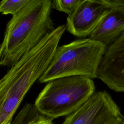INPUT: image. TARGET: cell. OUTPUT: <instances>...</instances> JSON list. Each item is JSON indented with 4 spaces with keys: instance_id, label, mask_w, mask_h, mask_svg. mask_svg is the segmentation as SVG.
I'll return each mask as SVG.
<instances>
[{
    "instance_id": "obj_1",
    "label": "cell",
    "mask_w": 124,
    "mask_h": 124,
    "mask_svg": "<svg viewBox=\"0 0 124 124\" xmlns=\"http://www.w3.org/2000/svg\"><path fill=\"white\" fill-rule=\"evenodd\" d=\"M66 30L56 27L10 68L0 80V124H11L26 94L47 69Z\"/></svg>"
},
{
    "instance_id": "obj_2",
    "label": "cell",
    "mask_w": 124,
    "mask_h": 124,
    "mask_svg": "<svg viewBox=\"0 0 124 124\" xmlns=\"http://www.w3.org/2000/svg\"><path fill=\"white\" fill-rule=\"evenodd\" d=\"M52 0H31L7 22L0 48V64L11 67L56 28Z\"/></svg>"
},
{
    "instance_id": "obj_3",
    "label": "cell",
    "mask_w": 124,
    "mask_h": 124,
    "mask_svg": "<svg viewBox=\"0 0 124 124\" xmlns=\"http://www.w3.org/2000/svg\"><path fill=\"white\" fill-rule=\"evenodd\" d=\"M107 48L90 38L76 40L58 46L39 81L47 83L60 78L75 76L97 78L99 66Z\"/></svg>"
},
{
    "instance_id": "obj_4",
    "label": "cell",
    "mask_w": 124,
    "mask_h": 124,
    "mask_svg": "<svg viewBox=\"0 0 124 124\" xmlns=\"http://www.w3.org/2000/svg\"><path fill=\"white\" fill-rule=\"evenodd\" d=\"M95 86L90 78L62 77L47 83L36 98L39 111L53 119L68 116L78 109L94 93Z\"/></svg>"
},
{
    "instance_id": "obj_5",
    "label": "cell",
    "mask_w": 124,
    "mask_h": 124,
    "mask_svg": "<svg viewBox=\"0 0 124 124\" xmlns=\"http://www.w3.org/2000/svg\"><path fill=\"white\" fill-rule=\"evenodd\" d=\"M124 116L106 91L95 93L81 107L67 116L62 124H120Z\"/></svg>"
},
{
    "instance_id": "obj_6",
    "label": "cell",
    "mask_w": 124,
    "mask_h": 124,
    "mask_svg": "<svg viewBox=\"0 0 124 124\" xmlns=\"http://www.w3.org/2000/svg\"><path fill=\"white\" fill-rule=\"evenodd\" d=\"M111 8L102 0H82L75 11L66 18V30L78 37L90 36Z\"/></svg>"
},
{
    "instance_id": "obj_7",
    "label": "cell",
    "mask_w": 124,
    "mask_h": 124,
    "mask_svg": "<svg viewBox=\"0 0 124 124\" xmlns=\"http://www.w3.org/2000/svg\"><path fill=\"white\" fill-rule=\"evenodd\" d=\"M97 78L111 90L124 92V31L113 44L108 46Z\"/></svg>"
},
{
    "instance_id": "obj_8",
    "label": "cell",
    "mask_w": 124,
    "mask_h": 124,
    "mask_svg": "<svg viewBox=\"0 0 124 124\" xmlns=\"http://www.w3.org/2000/svg\"><path fill=\"white\" fill-rule=\"evenodd\" d=\"M124 31V8H111L89 38L107 46L113 44Z\"/></svg>"
},
{
    "instance_id": "obj_9",
    "label": "cell",
    "mask_w": 124,
    "mask_h": 124,
    "mask_svg": "<svg viewBox=\"0 0 124 124\" xmlns=\"http://www.w3.org/2000/svg\"><path fill=\"white\" fill-rule=\"evenodd\" d=\"M52 119L41 114L34 104H26L12 124H53Z\"/></svg>"
},
{
    "instance_id": "obj_10",
    "label": "cell",
    "mask_w": 124,
    "mask_h": 124,
    "mask_svg": "<svg viewBox=\"0 0 124 124\" xmlns=\"http://www.w3.org/2000/svg\"><path fill=\"white\" fill-rule=\"evenodd\" d=\"M31 0H3L0 3V12L3 15L16 14L26 6Z\"/></svg>"
},
{
    "instance_id": "obj_11",
    "label": "cell",
    "mask_w": 124,
    "mask_h": 124,
    "mask_svg": "<svg viewBox=\"0 0 124 124\" xmlns=\"http://www.w3.org/2000/svg\"><path fill=\"white\" fill-rule=\"evenodd\" d=\"M82 0H53L52 8L71 16L75 11Z\"/></svg>"
},
{
    "instance_id": "obj_12",
    "label": "cell",
    "mask_w": 124,
    "mask_h": 124,
    "mask_svg": "<svg viewBox=\"0 0 124 124\" xmlns=\"http://www.w3.org/2000/svg\"><path fill=\"white\" fill-rule=\"evenodd\" d=\"M110 8H124V0H102Z\"/></svg>"
},
{
    "instance_id": "obj_13",
    "label": "cell",
    "mask_w": 124,
    "mask_h": 124,
    "mask_svg": "<svg viewBox=\"0 0 124 124\" xmlns=\"http://www.w3.org/2000/svg\"><path fill=\"white\" fill-rule=\"evenodd\" d=\"M120 124H124V122H123V123H121Z\"/></svg>"
}]
</instances>
